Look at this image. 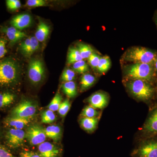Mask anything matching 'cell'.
Segmentation results:
<instances>
[{
	"label": "cell",
	"instance_id": "obj_39",
	"mask_svg": "<svg viewBox=\"0 0 157 157\" xmlns=\"http://www.w3.org/2000/svg\"><path fill=\"white\" fill-rule=\"evenodd\" d=\"M154 21L155 24L157 27V10L155 13L154 16Z\"/></svg>",
	"mask_w": 157,
	"mask_h": 157
},
{
	"label": "cell",
	"instance_id": "obj_18",
	"mask_svg": "<svg viewBox=\"0 0 157 157\" xmlns=\"http://www.w3.org/2000/svg\"><path fill=\"white\" fill-rule=\"evenodd\" d=\"M46 137L52 139L56 142L60 140L62 132L60 127L57 125H51L45 129Z\"/></svg>",
	"mask_w": 157,
	"mask_h": 157
},
{
	"label": "cell",
	"instance_id": "obj_15",
	"mask_svg": "<svg viewBox=\"0 0 157 157\" xmlns=\"http://www.w3.org/2000/svg\"><path fill=\"white\" fill-rule=\"evenodd\" d=\"M2 31L6 34L11 43H15L27 36L25 33L12 26L4 28Z\"/></svg>",
	"mask_w": 157,
	"mask_h": 157
},
{
	"label": "cell",
	"instance_id": "obj_26",
	"mask_svg": "<svg viewBox=\"0 0 157 157\" xmlns=\"http://www.w3.org/2000/svg\"><path fill=\"white\" fill-rule=\"evenodd\" d=\"M56 117L53 111L49 109L45 110L41 115V121L44 124L52 123L56 120Z\"/></svg>",
	"mask_w": 157,
	"mask_h": 157
},
{
	"label": "cell",
	"instance_id": "obj_37",
	"mask_svg": "<svg viewBox=\"0 0 157 157\" xmlns=\"http://www.w3.org/2000/svg\"><path fill=\"white\" fill-rule=\"evenodd\" d=\"M0 157H16L5 147L0 145Z\"/></svg>",
	"mask_w": 157,
	"mask_h": 157
},
{
	"label": "cell",
	"instance_id": "obj_27",
	"mask_svg": "<svg viewBox=\"0 0 157 157\" xmlns=\"http://www.w3.org/2000/svg\"><path fill=\"white\" fill-rule=\"evenodd\" d=\"M62 98L59 93H57L49 104L47 106V108L52 111H56L58 110L62 103Z\"/></svg>",
	"mask_w": 157,
	"mask_h": 157
},
{
	"label": "cell",
	"instance_id": "obj_20",
	"mask_svg": "<svg viewBox=\"0 0 157 157\" xmlns=\"http://www.w3.org/2000/svg\"><path fill=\"white\" fill-rule=\"evenodd\" d=\"M96 78L94 76L90 73H85L80 79L81 90L82 91L88 89L94 84Z\"/></svg>",
	"mask_w": 157,
	"mask_h": 157
},
{
	"label": "cell",
	"instance_id": "obj_22",
	"mask_svg": "<svg viewBox=\"0 0 157 157\" xmlns=\"http://www.w3.org/2000/svg\"><path fill=\"white\" fill-rule=\"evenodd\" d=\"M111 65V60L109 57H101L98 63L97 70L101 73H106L109 70Z\"/></svg>",
	"mask_w": 157,
	"mask_h": 157
},
{
	"label": "cell",
	"instance_id": "obj_9",
	"mask_svg": "<svg viewBox=\"0 0 157 157\" xmlns=\"http://www.w3.org/2000/svg\"><path fill=\"white\" fill-rule=\"evenodd\" d=\"M144 137L148 138L157 136V106L152 110L142 128Z\"/></svg>",
	"mask_w": 157,
	"mask_h": 157
},
{
	"label": "cell",
	"instance_id": "obj_38",
	"mask_svg": "<svg viewBox=\"0 0 157 157\" xmlns=\"http://www.w3.org/2000/svg\"><path fill=\"white\" fill-rule=\"evenodd\" d=\"M20 157H41L39 154L32 151H24L21 153Z\"/></svg>",
	"mask_w": 157,
	"mask_h": 157
},
{
	"label": "cell",
	"instance_id": "obj_10",
	"mask_svg": "<svg viewBox=\"0 0 157 157\" xmlns=\"http://www.w3.org/2000/svg\"><path fill=\"white\" fill-rule=\"evenodd\" d=\"M25 138V132L23 130L11 128L6 133V139L8 146L15 148L23 145Z\"/></svg>",
	"mask_w": 157,
	"mask_h": 157
},
{
	"label": "cell",
	"instance_id": "obj_11",
	"mask_svg": "<svg viewBox=\"0 0 157 157\" xmlns=\"http://www.w3.org/2000/svg\"><path fill=\"white\" fill-rule=\"evenodd\" d=\"M108 97L106 93L98 92L91 95L88 99L90 106L95 109H102L108 104Z\"/></svg>",
	"mask_w": 157,
	"mask_h": 157
},
{
	"label": "cell",
	"instance_id": "obj_29",
	"mask_svg": "<svg viewBox=\"0 0 157 157\" xmlns=\"http://www.w3.org/2000/svg\"><path fill=\"white\" fill-rule=\"evenodd\" d=\"M70 107H71V103L68 99H66L64 101L62 102L58 110L59 115L62 117H65L69 112Z\"/></svg>",
	"mask_w": 157,
	"mask_h": 157
},
{
	"label": "cell",
	"instance_id": "obj_41",
	"mask_svg": "<svg viewBox=\"0 0 157 157\" xmlns=\"http://www.w3.org/2000/svg\"><path fill=\"white\" fill-rule=\"evenodd\" d=\"M155 82L156 83V86H155V88L156 94L157 95V76Z\"/></svg>",
	"mask_w": 157,
	"mask_h": 157
},
{
	"label": "cell",
	"instance_id": "obj_31",
	"mask_svg": "<svg viewBox=\"0 0 157 157\" xmlns=\"http://www.w3.org/2000/svg\"><path fill=\"white\" fill-rule=\"evenodd\" d=\"M101 57L99 54L94 52L88 59L89 63L94 70H97L98 63Z\"/></svg>",
	"mask_w": 157,
	"mask_h": 157
},
{
	"label": "cell",
	"instance_id": "obj_17",
	"mask_svg": "<svg viewBox=\"0 0 157 157\" xmlns=\"http://www.w3.org/2000/svg\"><path fill=\"white\" fill-rule=\"evenodd\" d=\"M50 32V27L45 23L43 21H39L36 31L35 37L39 42H43L48 38Z\"/></svg>",
	"mask_w": 157,
	"mask_h": 157
},
{
	"label": "cell",
	"instance_id": "obj_40",
	"mask_svg": "<svg viewBox=\"0 0 157 157\" xmlns=\"http://www.w3.org/2000/svg\"><path fill=\"white\" fill-rule=\"evenodd\" d=\"M156 73V74L157 75V58L155 60L154 63L153 64Z\"/></svg>",
	"mask_w": 157,
	"mask_h": 157
},
{
	"label": "cell",
	"instance_id": "obj_21",
	"mask_svg": "<svg viewBox=\"0 0 157 157\" xmlns=\"http://www.w3.org/2000/svg\"><path fill=\"white\" fill-rule=\"evenodd\" d=\"M83 60L78 49L70 47L68 51L67 63L68 64H73L74 63Z\"/></svg>",
	"mask_w": 157,
	"mask_h": 157
},
{
	"label": "cell",
	"instance_id": "obj_23",
	"mask_svg": "<svg viewBox=\"0 0 157 157\" xmlns=\"http://www.w3.org/2000/svg\"><path fill=\"white\" fill-rule=\"evenodd\" d=\"M77 48L80 52L82 59H88L94 52V49L87 44L84 43H79L77 45Z\"/></svg>",
	"mask_w": 157,
	"mask_h": 157
},
{
	"label": "cell",
	"instance_id": "obj_1",
	"mask_svg": "<svg viewBox=\"0 0 157 157\" xmlns=\"http://www.w3.org/2000/svg\"><path fill=\"white\" fill-rule=\"evenodd\" d=\"M125 73L131 79H140L153 83L155 81L157 74L153 64L146 63H133L125 68Z\"/></svg>",
	"mask_w": 157,
	"mask_h": 157
},
{
	"label": "cell",
	"instance_id": "obj_7",
	"mask_svg": "<svg viewBox=\"0 0 157 157\" xmlns=\"http://www.w3.org/2000/svg\"><path fill=\"white\" fill-rule=\"evenodd\" d=\"M25 138L33 146L39 145L46 139L45 128L37 124L31 125L25 131Z\"/></svg>",
	"mask_w": 157,
	"mask_h": 157
},
{
	"label": "cell",
	"instance_id": "obj_32",
	"mask_svg": "<svg viewBox=\"0 0 157 157\" xmlns=\"http://www.w3.org/2000/svg\"><path fill=\"white\" fill-rule=\"evenodd\" d=\"M31 45L29 50L28 57L31 56L32 55L36 52L39 48V42L35 36L30 37Z\"/></svg>",
	"mask_w": 157,
	"mask_h": 157
},
{
	"label": "cell",
	"instance_id": "obj_34",
	"mask_svg": "<svg viewBox=\"0 0 157 157\" xmlns=\"http://www.w3.org/2000/svg\"><path fill=\"white\" fill-rule=\"evenodd\" d=\"M26 6L32 8L43 7L47 6V3L44 0H28L26 3Z\"/></svg>",
	"mask_w": 157,
	"mask_h": 157
},
{
	"label": "cell",
	"instance_id": "obj_33",
	"mask_svg": "<svg viewBox=\"0 0 157 157\" xmlns=\"http://www.w3.org/2000/svg\"><path fill=\"white\" fill-rule=\"evenodd\" d=\"M30 45V37L27 38L24 41H23L21 43L20 46L21 51L23 54L26 57H27L28 56V54L29 50Z\"/></svg>",
	"mask_w": 157,
	"mask_h": 157
},
{
	"label": "cell",
	"instance_id": "obj_28",
	"mask_svg": "<svg viewBox=\"0 0 157 157\" xmlns=\"http://www.w3.org/2000/svg\"><path fill=\"white\" fill-rule=\"evenodd\" d=\"M99 115V112L97 109L90 105L85 107L81 113V117L95 118Z\"/></svg>",
	"mask_w": 157,
	"mask_h": 157
},
{
	"label": "cell",
	"instance_id": "obj_12",
	"mask_svg": "<svg viewBox=\"0 0 157 157\" xmlns=\"http://www.w3.org/2000/svg\"><path fill=\"white\" fill-rule=\"evenodd\" d=\"M38 154L41 157H59L61 151L58 147L48 142H44L38 146Z\"/></svg>",
	"mask_w": 157,
	"mask_h": 157
},
{
	"label": "cell",
	"instance_id": "obj_19",
	"mask_svg": "<svg viewBox=\"0 0 157 157\" xmlns=\"http://www.w3.org/2000/svg\"><path fill=\"white\" fill-rule=\"evenodd\" d=\"M62 90L68 98H73L77 95V87L74 81L65 82L62 86Z\"/></svg>",
	"mask_w": 157,
	"mask_h": 157
},
{
	"label": "cell",
	"instance_id": "obj_13",
	"mask_svg": "<svg viewBox=\"0 0 157 157\" xmlns=\"http://www.w3.org/2000/svg\"><path fill=\"white\" fill-rule=\"evenodd\" d=\"M32 18L28 14H18L11 19V24L12 27L19 30L27 28L32 24Z\"/></svg>",
	"mask_w": 157,
	"mask_h": 157
},
{
	"label": "cell",
	"instance_id": "obj_30",
	"mask_svg": "<svg viewBox=\"0 0 157 157\" xmlns=\"http://www.w3.org/2000/svg\"><path fill=\"white\" fill-rule=\"evenodd\" d=\"M76 77L75 71L70 69H67L64 70L61 76L62 81L67 82L73 81Z\"/></svg>",
	"mask_w": 157,
	"mask_h": 157
},
{
	"label": "cell",
	"instance_id": "obj_3",
	"mask_svg": "<svg viewBox=\"0 0 157 157\" xmlns=\"http://www.w3.org/2000/svg\"><path fill=\"white\" fill-rule=\"evenodd\" d=\"M157 57V51L141 46H135L129 48L125 52L123 59L133 63L153 64Z\"/></svg>",
	"mask_w": 157,
	"mask_h": 157
},
{
	"label": "cell",
	"instance_id": "obj_5",
	"mask_svg": "<svg viewBox=\"0 0 157 157\" xmlns=\"http://www.w3.org/2000/svg\"><path fill=\"white\" fill-rule=\"evenodd\" d=\"M28 77L34 85L39 84L44 79L45 70L44 64L41 59H34L31 60L28 66Z\"/></svg>",
	"mask_w": 157,
	"mask_h": 157
},
{
	"label": "cell",
	"instance_id": "obj_36",
	"mask_svg": "<svg viewBox=\"0 0 157 157\" xmlns=\"http://www.w3.org/2000/svg\"><path fill=\"white\" fill-rule=\"evenodd\" d=\"M6 43V41L5 39H0V59L5 56L7 53Z\"/></svg>",
	"mask_w": 157,
	"mask_h": 157
},
{
	"label": "cell",
	"instance_id": "obj_14",
	"mask_svg": "<svg viewBox=\"0 0 157 157\" xmlns=\"http://www.w3.org/2000/svg\"><path fill=\"white\" fill-rule=\"evenodd\" d=\"M30 119L10 117L6 118L4 121L5 125L13 129L22 130L29 124Z\"/></svg>",
	"mask_w": 157,
	"mask_h": 157
},
{
	"label": "cell",
	"instance_id": "obj_6",
	"mask_svg": "<svg viewBox=\"0 0 157 157\" xmlns=\"http://www.w3.org/2000/svg\"><path fill=\"white\" fill-rule=\"evenodd\" d=\"M36 111L37 107L35 103L29 100H24L12 109L11 116L31 120Z\"/></svg>",
	"mask_w": 157,
	"mask_h": 157
},
{
	"label": "cell",
	"instance_id": "obj_25",
	"mask_svg": "<svg viewBox=\"0 0 157 157\" xmlns=\"http://www.w3.org/2000/svg\"><path fill=\"white\" fill-rule=\"evenodd\" d=\"M73 70L79 74H85L89 70L88 65L83 60L79 61L73 64Z\"/></svg>",
	"mask_w": 157,
	"mask_h": 157
},
{
	"label": "cell",
	"instance_id": "obj_16",
	"mask_svg": "<svg viewBox=\"0 0 157 157\" xmlns=\"http://www.w3.org/2000/svg\"><path fill=\"white\" fill-rule=\"evenodd\" d=\"M99 121V119L98 117L88 118L81 117L79 122L80 126L85 131L90 132H94L97 126Z\"/></svg>",
	"mask_w": 157,
	"mask_h": 157
},
{
	"label": "cell",
	"instance_id": "obj_2",
	"mask_svg": "<svg viewBox=\"0 0 157 157\" xmlns=\"http://www.w3.org/2000/svg\"><path fill=\"white\" fill-rule=\"evenodd\" d=\"M127 87L135 98L144 102L151 101L156 94L153 83L140 79H132L128 82Z\"/></svg>",
	"mask_w": 157,
	"mask_h": 157
},
{
	"label": "cell",
	"instance_id": "obj_24",
	"mask_svg": "<svg viewBox=\"0 0 157 157\" xmlns=\"http://www.w3.org/2000/svg\"><path fill=\"white\" fill-rule=\"evenodd\" d=\"M15 99V96L9 93L0 94V108L7 107L12 104Z\"/></svg>",
	"mask_w": 157,
	"mask_h": 157
},
{
	"label": "cell",
	"instance_id": "obj_35",
	"mask_svg": "<svg viewBox=\"0 0 157 157\" xmlns=\"http://www.w3.org/2000/svg\"><path fill=\"white\" fill-rule=\"evenodd\" d=\"M7 7L11 10H16L21 7V3L19 0H8L6 1Z\"/></svg>",
	"mask_w": 157,
	"mask_h": 157
},
{
	"label": "cell",
	"instance_id": "obj_8",
	"mask_svg": "<svg viewBox=\"0 0 157 157\" xmlns=\"http://www.w3.org/2000/svg\"><path fill=\"white\" fill-rule=\"evenodd\" d=\"M134 153V157H157V136L150 137Z\"/></svg>",
	"mask_w": 157,
	"mask_h": 157
},
{
	"label": "cell",
	"instance_id": "obj_4",
	"mask_svg": "<svg viewBox=\"0 0 157 157\" xmlns=\"http://www.w3.org/2000/svg\"><path fill=\"white\" fill-rule=\"evenodd\" d=\"M19 67L15 61L7 59L0 62V85H9L17 80Z\"/></svg>",
	"mask_w": 157,
	"mask_h": 157
}]
</instances>
